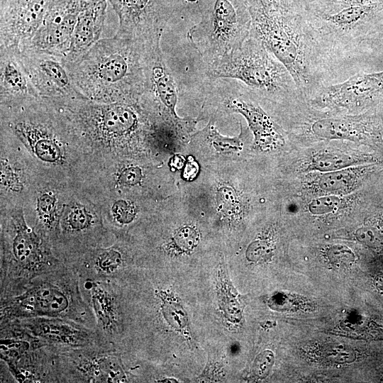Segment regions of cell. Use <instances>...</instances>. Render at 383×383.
<instances>
[{
    "label": "cell",
    "mask_w": 383,
    "mask_h": 383,
    "mask_svg": "<svg viewBox=\"0 0 383 383\" xmlns=\"http://www.w3.org/2000/svg\"><path fill=\"white\" fill-rule=\"evenodd\" d=\"M1 214V287L30 280L54 270L65 262L50 240L28 226L23 208L4 209Z\"/></svg>",
    "instance_id": "7"
},
{
    "label": "cell",
    "mask_w": 383,
    "mask_h": 383,
    "mask_svg": "<svg viewBox=\"0 0 383 383\" xmlns=\"http://www.w3.org/2000/svg\"><path fill=\"white\" fill-rule=\"evenodd\" d=\"M69 359L71 368L81 382H126L127 377L121 357L109 347H91L59 350Z\"/></svg>",
    "instance_id": "17"
},
{
    "label": "cell",
    "mask_w": 383,
    "mask_h": 383,
    "mask_svg": "<svg viewBox=\"0 0 383 383\" xmlns=\"http://www.w3.org/2000/svg\"><path fill=\"white\" fill-rule=\"evenodd\" d=\"M209 86L223 97L228 110L243 116L255 136V145L262 150L282 145L284 139L279 127L256 101V96L242 82L228 78L212 79Z\"/></svg>",
    "instance_id": "11"
},
{
    "label": "cell",
    "mask_w": 383,
    "mask_h": 383,
    "mask_svg": "<svg viewBox=\"0 0 383 383\" xmlns=\"http://www.w3.org/2000/svg\"><path fill=\"white\" fill-rule=\"evenodd\" d=\"M83 0H54L33 37L19 50L63 56L67 50Z\"/></svg>",
    "instance_id": "16"
},
{
    "label": "cell",
    "mask_w": 383,
    "mask_h": 383,
    "mask_svg": "<svg viewBox=\"0 0 383 383\" xmlns=\"http://www.w3.org/2000/svg\"><path fill=\"white\" fill-rule=\"evenodd\" d=\"M143 42L121 37L100 39L78 61L66 65L77 91L103 104L138 100L145 90Z\"/></svg>",
    "instance_id": "4"
},
{
    "label": "cell",
    "mask_w": 383,
    "mask_h": 383,
    "mask_svg": "<svg viewBox=\"0 0 383 383\" xmlns=\"http://www.w3.org/2000/svg\"><path fill=\"white\" fill-rule=\"evenodd\" d=\"M161 38L143 43V57L146 79L145 93L159 112L173 123L177 131L186 134L192 131L196 122L193 119L180 118L176 113L178 89L164 59L160 47Z\"/></svg>",
    "instance_id": "9"
},
{
    "label": "cell",
    "mask_w": 383,
    "mask_h": 383,
    "mask_svg": "<svg viewBox=\"0 0 383 383\" xmlns=\"http://www.w3.org/2000/svg\"><path fill=\"white\" fill-rule=\"evenodd\" d=\"M1 127L24 145L43 178L72 187H80L86 179L85 152L50 101L40 98L17 106H1Z\"/></svg>",
    "instance_id": "2"
},
{
    "label": "cell",
    "mask_w": 383,
    "mask_h": 383,
    "mask_svg": "<svg viewBox=\"0 0 383 383\" xmlns=\"http://www.w3.org/2000/svg\"><path fill=\"white\" fill-rule=\"evenodd\" d=\"M247 3L250 35L284 65L306 101L322 85L336 82L331 65L313 38L304 6L283 0L276 4L262 0Z\"/></svg>",
    "instance_id": "1"
},
{
    "label": "cell",
    "mask_w": 383,
    "mask_h": 383,
    "mask_svg": "<svg viewBox=\"0 0 383 383\" xmlns=\"http://www.w3.org/2000/svg\"><path fill=\"white\" fill-rule=\"evenodd\" d=\"M382 1L383 0H313L305 9L313 13H330L350 6Z\"/></svg>",
    "instance_id": "27"
},
{
    "label": "cell",
    "mask_w": 383,
    "mask_h": 383,
    "mask_svg": "<svg viewBox=\"0 0 383 383\" xmlns=\"http://www.w3.org/2000/svg\"><path fill=\"white\" fill-rule=\"evenodd\" d=\"M365 167H349L325 172L318 178V187L333 194L345 193L353 190L361 180Z\"/></svg>",
    "instance_id": "23"
},
{
    "label": "cell",
    "mask_w": 383,
    "mask_h": 383,
    "mask_svg": "<svg viewBox=\"0 0 383 383\" xmlns=\"http://www.w3.org/2000/svg\"><path fill=\"white\" fill-rule=\"evenodd\" d=\"M177 382V381H176V379H170V378L161 379V381H158L157 382Z\"/></svg>",
    "instance_id": "41"
},
{
    "label": "cell",
    "mask_w": 383,
    "mask_h": 383,
    "mask_svg": "<svg viewBox=\"0 0 383 383\" xmlns=\"http://www.w3.org/2000/svg\"><path fill=\"white\" fill-rule=\"evenodd\" d=\"M201 20L187 33L190 44L206 65L239 49L250 36L247 0H210Z\"/></svg>",
    "instance_id": "8"
},
{
    "label": "cell",
    "mask_w": 383,
    "mask_h": 383,
    "mask_svg": "<svg viewBox=\"0 0 383 383\" xmlns=\"http://www.w3.org/2000/svg\"><path fill=\"white\" fill-rule=\"evenodd\" d=\"M271 255L269 245L262 240H256L250 244L246 250V257L252 262L264 260Z\"/></svg>",
    "instance_id": "33"
},
{
    "label": "cell",
    "mask_w": 383,
    "mask_h": 383,
    "mask_svg": "<svg viewBox=\"0 0 383 383\" xmlns=\"http://www.w3.org/2000/svg\"><path fill=\"white\" fill-rule=\"evenodd\" d=\"M10 321L58 349L111 346L95 328L65 318L33 317Z\"/></svg>",
    "instance_id": "15"
},
{
    "label": "cell",
    "mask_w": 383,
    "mask_h": 383,
    "mask_svg": "<svg viewBox=\"0 0 383 383\" xmlns=\"http://www.w3.org/2000/svg\"><path fill=\"white\" fill-rule=\"evenodd\" d=\"M174 240L179 248L189 250L196 246L199 241V235L194 228L185 226L176 233Z\"/></svg>",
    "instance_id": "31"
},
{
    "label": "cell",
    "mask_w": 383,
    "mask_h": 383,
    "mask_svg": "<svg viewBox=\"0 0 383 383\" xmlns=\"http://www.w3.org/2000/svg\"><path fill=\"white\" fill-rule=\"evenodd\" d=\"M187 1L194 2V1H197V0H187Z\"/></svg>",
    "instance_id": "42"
},
{
    "label": "cell",
    "mask_w": 383,
    "mask_h": 383,
    "mask_svg": "<svg viewBox=\"0 0 383 383\" xmlns=\"http://www.w3.org/2000/svg\"><path fill=\"white\" fill-rule=\"evenodd\" d=\"M311 135L322 140H365L381 133L382 126L376 117L362 116H322L309 123Z\"/></svg>",
    "instance_id": "19"
},
{
    "label": "cell",
    "mask_w": 383,
    "mask_h": 383,
    "mask_svg": "<svg viewBox=\"0 0 383 383\" xmlns=\"http://www.w3.org/2000/svg\"><path fill=\"white\" fill-rule=\"evenodd\" d=\"M199 172V165L192 157H189L188 162L185 165L183 177L187 180L193 179Z\"/></svg>",
    "instance_id": "37"
},
{
    "label": "cell",
    "mask_w": 383,
    "mask_h": 383,
    "mask_svg": "<svg viewBox=\"0 0 383 383\" xmlns=\"http://www.w3.org/2000/svg\"><path fill=\"white\" fill-rule=\"evenodd\" d=\"M0 1H2V0H0Z\"/></svg>",
    "instance_id": "43"
},
{
    "label": "cell",
    "mask_w": 383,
    "mask_h": 383,
    "mask_svg": "<svg viewBox=\"0 0 383 383\" xmlns=\"http://www.w3.org/2000/svg\"><path fill=\"white\" fill-rule=\"evenodd\" d=\"M143 178L142 170L138 167H126L115 174L114 186H134L140 184Z\"/></svg>",
    "instance_id": "29"
},
{
    "label": "cell",
    "mask_w": 383,
    "mask_h": 383,
    "mask_svg": "<svg viewBox=\"0 0 383 383\" xmlns=\"http://www.w3.org/2000/svg\"><path fill=\"white\" fill-rule=\"evenodd\" d=\"M41 98L17 48L0 47V106H17Z\"/></svg>",
    "instance_id": "18"
},
{
    "label": "cell",
    "mask_w": 383,
    "mask_h": 383,
    "mask_svg": "<svg viewBox=\"0 0 383 383\" xmlns=\"http://www.w3.org/2000/svg\"><path fill=\"white\" fill-rule=\"evenodd\" d=\"M108 0H83L70 46L63 55L68 64L78 61L99 40L106 16Z\"/></svg>",
    "instance_id": "20"
},
{
    "label": "cell",
    "mask_w": 383,
    "mask_h": 383,
    "mask_svg": "<svg viewBox=\"0 0 383 383\" xmlns=\"http://www.w3.org/2000/svg\"><path fill=\"white\" fill-rule=\"evenodd\" d=\"M84 288L88 291L89 306L92 309L96 328L101 338L112 345V339L120 332L121 317L111 280L87 278Z\"/></svg>",
    "instance_id": "21"
},
{
    "label": "cell",
    "mask_w": 383,
    "mask_h": 383,
    "mask_svg": "<svg viewBox=\"0 0 383 383\" xmlns=\"http://www.w3.org/2000/svg\"><path fill=\"white\" fill-rule=\"evenodd\" d=\"M218 207L225 213L231 215L237 209V198L234 191L226 187L218 189L217 194Z\"/></svg>",
    "instance_id": "32"
},
{
    "label": "cell",
    "mask_w": 383,
    "mask_h": 383,
    "mask_svg": "<svg viewBox=\"0 0 383 383\" xmlns=\"http://www.w3.org/2000/svg\"><path fill=\"white\" fill-rule=\"evenodd\" d=\"M341 199L335 195H328L312 199L308 205L309 211L315 215H322L337 210Z\"/></svg>",
    "instance_id": "28"
},
{
    "label": "cell",
    "mask_w": 383,
    "mask_h": 383,
    "mask_svg": "<svg viewBox=\"0 0 383 383\" xmlns=\"http://www.w3.org/2000/svg\"><path fill=\"white\" fill-rule=\"evenodd\" d=\"M383 100V71L358 72L335 84L322 85L308 101L314 109L358 111Z\"/></svg>",
    "instance_id": "10"
},
{
    "label": "cell",
    "mask_w": 383,
    "mask_h": 383,
    "mask_svg": "<svg viewBox=\"0 0 383 383\" xmlns=\"http://www.w3.org/2000/svg\"><path fill=\"white\" fill-rule=\"evenodd\" d=\"M218 292L220 309L226 320L231 324H238L241 319V304L237 292L228 279L224 270L218 272Z\"/></svg>",
    "instance_id": "24"
},
{
    "label": "cell",
    "mask_w": 383,
    "mask_h": 383,
    "mask_svg": "<svg viewBox=\"0 0 383 383\" xmlns=\"http://www.w3.org/2000/svg\"><path fill=\"white\" fill-rule=\"evenodd\" d=\"M274 362V355L271 350H265L255 358L252 372L259 379H265L270 372Z\"/></svg>",
    "instance_id": "30"
},
{
    "label": "cell",
    "mask_w": 383,
    "mask_h": 383,
    "mask_svg": "<svg viewBox=\"0 0 383 383\" xmlns=\"http://www.w3.org/2000/svg\"><path fill=\"white\" fill-rule=\"evenodd\" d=\"M313 1V0H289V1L298 3L304 6H306Z\"/></svg>",
    "instance_id": "40"
},
{
    "label": "cell",
    "mask_w": 383,
    "mask_h": 383,
    "mask_svg": "<svg viewBox=\"0 0 383 383\" xmlns=\"http://www.w3.org/2000/svg\"><path fill=\"white\" fill-rule=\"evenodd\" d=\"M50 101L67 123L89 161L96 152L102 160L108 155L104 161L108 162L111 150L149 133L160 118L143 95L138 100L111 104L85 97Z\"/></svg>",
    "instance_id": "3"
},
{
    "label": "cell",
    "mask_w": 383,
    "mask_h": 383,
    "mask_svg": "<svg viewBox=\"0 0 383 383\" xmlns=\"http://www.w3.org/2000/svg\"><path fill=\"white\" fill-rule=\"evenodd\" d=\"M20 56L41 98L62 100L84 97L76 89L63 56L33 50H20Z\"/></svg>",
    "instance_id": "13"
},
{
    "label": "cell",
    "mask_w": 383,
    "mask_h": 383,
    "mask_svg": "<svg viewBox=\"0 0 383 383\" xmlns=\"http://www.w3.org/2000/svg\"><path fill=\"white\" fill-rule=\"evenodd\" d=\"M356 238L361 243L375 248L382 244L378 233L370 228H360L355 232Z\"/></svg>",
    "instance_id": "35"
},
{
    "label": "cell",
    "mask_w": 383,
    "mask_h": 383,
    "mask_svg": "<svg viewBox=\"0 0 383 383\" xmlns=\"http://www.w3.org/2000/svg\"><path fill=\"white\" fill-rule=\"evenodd\" d=\"M220 367L217 364L207 365L206 370H204L203 375H201V379H219L221 374L220 371Z\"/></svg>",
    "instance_id": "38"
},
{
    "label": "cell",
    "mask_w": 383,
    "mask_h": 383,
    "mask_svg": "<svg viewBox=\"0 0 383 383\" xmlns=\"http://www.w3.org/2000/svg\"><path fill=\"white\" fill-rule=\"evenodd\" d=\"M206 74L211 80L236 79L257 99L295 107L306 101L284 65L250 35L239 49L208 65Z\"/></svg>",
    "instance_id": "6"
},
{
    "label": "cell",
    "mask_w": 383,
    "mask_h": 383,
    "mask_svg": "<svg viewBox=\"0 0 383 383\" xmlns=\"http://www.w3.org/2000/svg\"><path fill=\"white\" fill-rule=\"evenodd\" d=\"M372 161L367 156L337 151H324L314 155L305 170L328 172L355 167Z\"/></svg>",
    "instance_id": "22"
},
{
    "label": "cell",
    "mask_w": 383,
    "mask_h": 383,
    "mask_svg": "<svg viewBox=\"0 0 383 383\" xmlns=\"http://www.w3.org/2000/svg\"><path fill=\"white\" fill-rule=\"evenodd\" d=\"M162 313L167 323L176 330H184L188 325L187 313L178 301L160 296Z\"/></svg>",
    "instance_id": "26"
},
{
    "label": "cell",
    "mask_w": 383,
    "mask_h": 383,
    "mask_svg": "<svg viewBox=\"0 0 383 383\" xmlns=\"http://www.w3.org/2000/svg\"><path fill=\"white\" fill-rule=\"evenodd\" d=\"M369 45L374 53H383V28L370 36Z\"/></svg>",
    "instance_id": "36"
},
{
    "label": "cell",
    "mask_w": 383,
    "mask_h": 383,
    "mask_svg": "<svg viewBox=\"0 0 383 383\" xmlns=\"http://www.w3.org/2000/svg\"><path fill=\"white\" fill-rule=\"evenodd\" d=\"M77 269L65 262L26 282L1 288V322L61 318L96 328V321L80 289Z\"/></svg>",
    "instance_id": "5"
},
{
    "label": "cell",
    "mask_w": 383,
    "mask_h": 383,
    "mask_svg": "<svg viewBox=\"0 0 383 383\" xmlns=\"http://www.w3.org/2000/svg\"><path fill=\"white\" fill-rule=\"evenodd\" d=\"M118 18L116 35L145 42L162 37L171 11L168 0H108Z\"/></svg>",
    "instance_id": "12"
},
{
    "label": "cell",
    "mask_w": 383,
    "mask_h": 383,
    "mask_svg": "<svg viewBox=\"0 0 383 383\" xmlns=\"http://www.w3.org/2000/svg\"><path fill=\"white\" fill-rule=\"evenodd\" d=\"M54 0L0 1V47L21 48L35 35Z\"/></svg>",
    "instance_id": "14"
},
{
    "label": "cell",
    "mask_w": 383,
    "mask_h": 383,
    "mask_svg": "<svg viewBox=\"0 0 383 383\" xmlns=\"http://www.w3.org/2000/svg\"><path fill=\"white\" fill-rule=\"evenodd\" d=\"M240 133L234 138H228L221 135L216 129L212 121L201 133L209 140L214 148L223 152H235L241 150L243 147L242 139L245 134L242 125H240Z\"/></svg>",
    "instance_id": "25"
},
{
    "label": "cell",
    "mask_w": 383,
    "mask_h": 383,
    "mask_svg": "<svg viewBox=\"0 0 383 383\" xmlns=\"http://www.w3.org/2000/svg\"><path fill=\"white\" fill-rule=\"evenodd\" d=\"M184 162L185 160L182 156L175 155L171 159L170 165L172 169L179 170L184 166Z\"/></svg>",
    "instance_id": "39"
},
{
    "label": "cell",
    "mask_w": 383,
    "mask_h": 383,
    "mask_svg": "<svg viewBox=\"0 0 383 383\" xmlns=\"http://www.w3.org/2000/svg\"><path fill=\"white\" fill-rule=\"evenodd\" d=\"M328 257L333 262H349L354 260L353 252L347 247L335 245L328 251Z\"/></svg>",
    "instance_id": "34"
}]
</instances>
